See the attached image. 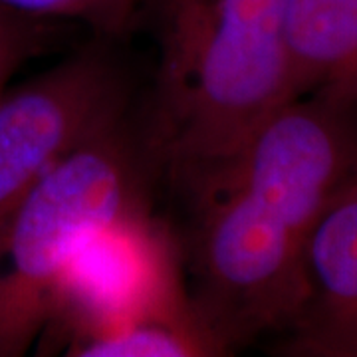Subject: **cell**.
<instances>
[{"mask_svg":"<svg viewBox=\"0 0 357 357\" xmlns=\"http://www.w3.org/2000/svg\"><path fill=\"white\" fill-rule=\"evenodd\" d=\"M357 178V103L307 93L284 103L229 157L165 183L195 312L227 356L290 328L310 238Z\"/></svg>","mask_w":357,"mask_h":357,"instance_id":"6da1fadb","label":"cell"},{"mask_svg":"<svg viewBox=\"0 0 357 357\" xmlns=\"http://www.w3.org/2000/svg\"><path fill=\"white\" fill-rule=\"evenodd\" d=\"M290 0H141L137 26L157 50L141 123L171 178L234 153L296 100Z\"/></svg>","mask_w":357,"mask_h":357,"instance_id":"7a4b0ae2","label":"cell"},{"mask_svg":"<svg viewBox=\"0 0 357 357\" xmlns=\"http://www.w3.org/2000/svg\"><path fill=\"white\" fill-rule=\"evenodd\" d=\"M163 171L139 103L40 178L0 218V357L38 342L58 278L103 225L155 206Z\"/></svg>","mask_w":357,"mask_h":357,"instance_id":"3957f363","label":"cell"},{"mask_svg":"<svg viewBox=\"0 0 357 357\" xmlns=\"http://www.w3.org/2000/svg\"><path fill=\"white\" fill-rule=\"evenodd\" d=\"M181 314H197L181 234L147 206L114 218L77 248L54 288L38 347L68 356L102 333Z\"/></svg>","mask_w":357,"mask_h":357,"instance_id":"277c9868","label":"cell"},{"mask_svg":"<svg viewBox=\"0 0 357 357\" xmlns=\"http://www.w3.org/2000/svg\"><path fill=\"white\" fill-rule=\"evenodd\" d=\"M115 44L93 36L86 48L0 91V218L66 155L137 107V79Z\"/></svg>","mask_w":357,"mask_h":357,"instance_id":"5b68a950","label":"cell"},{"mask_svg":"<svg viewBox=\"0 0 357 357\" xmlns=\"http://www.w3.org/2000/svg\"><path fill=\"white\" fill-rule=\"evenodd\" d=\"M268 349L282 357H357V178L314 230L302 304Z\"/></svg>","mask_w":357,"mask_h":357,"instance_id":"8992f818","label":"cell"},{"mask_svg":"<svg viewBox=\"0 0 357 357\" xmlns=\"http://www.w3.org/2000/svg\"><path fill=\"white\" fill-rule=\"evenodd\" d=\"M294 96L357 103V0H290Z\"/></svg>","mask_w":357,"mask_h":357,"instance_id":"52a82bcc","label":"cell"},{"mask_svg":"<svg viewBox=\"0 0 357 357\" xmlns=\"http://www.w3.org/2000/svg\"><path fill=\"white\" fill-rule=\"evenodd\" d=\"M74 357H220L217 337L197 314L149 318L102 333L70 349Z\"/></svg>","mask_w":357,"mask_h":357,"instance_id":"ba28073f","label":"cell"},{"mask_svg":"<svg viewBox=\"0 0 357 357\" xmlns=\"http://www.w3.org/2000/svg\"><path fill=\"white\" fill-rule=\"evenodd\" d=\"M141 0H0V6L40 20L79 22L93 36L119 40L135 32Z\"/></svg>","mask_w":357,"mask_h":357,"instance_id":"9c48e42d","label":"cell"},{"mask_svg":"<svg viewBox=\"0 0 357 357\" xmlns=\"http://www.w3.org/2000/svg\"><path fill=\"white\" fill-rule=\"evenodd\" d=\"M44 22L0 6V91L26 60L42 48Z\"/></svg>","mask_w":357,"mask_h":357,"instance_id":"30bf717a","label":"cell"}]
</instances>
